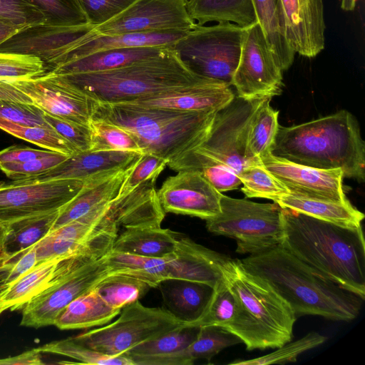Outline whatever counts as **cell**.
<instances>
[{"mask_svg": "<svg viewBox=\"0 0 365 365\" xmlns=\"http://www.w3.org/2000/svg\"><path fill=\"white\" fill-rule=\"evenodd\" d=\"M270 98H264L251 120L246 147V157L252 163L268 153L274 143L278 128L279 111L270 106Z\"/></svg>", "mask_w": 365, "mask_h": 365, "instance_id": "e575fe53", "label": "cell"}, {"mask_svg": "<svg viewBox=\"0 0 365 365\" xmlns=\"http://www.w3.org/2000/svg\"><path fill=\"white\" fill-rule=\"evenodd\" d=\"M134 165L125 170L86 180L76 195L59 210L51 232L115 198Z\"/></svg>", "mask_w": 365, "mask_h": 365, "instance_id": "603a6c76", "label": "cell"}, {"mask_svg": "<svg viewBox=\"0 0 365 365\" xmlns=\"http://www.w3.org/2000/svg\"><path fill=\"white\" fill-rule=\"evenodd\" d=\"M286 38L292 50L313 58L325 45L323 0H281Z\"/></svg>", "mask_w": 365, "mask_h": 365, "instance_id": "ac0fdd59", "label": "cell"}, {"mask_svg": "<svg viewBox=\"0 0 365 365\" xmlns=\"http://www.w3.org/2000/svg\"><path fill=\"white\" fill-rule=\"evenodd\" d=\"M85 183L83 180L25 179L0 182V223L60 210Z\"/></svg>", "mask_w": 365, "mask_h": 365, "instance_id": "8fae6325", "label": "cell"}, {"mask_svg": "<svg viewBox=\"0 0 365 365\" xmlns=\"http://www.w3.org/2000/svg\"><path fill=\"white\" fill-rule=\"evenodd\" d=\"M264 99L247 100L235 96L215 113L207 137L197 148L239 175L251 164L246 157L247 134L252 117Z\"/></svg>", "mask_w": 365, "mask_h": 365, "instance_id": "4fadbf2b", "label": "cell"}, {"mask_svg": "<svg viewBox=\"0 0 365 365\" xmlns=\"http://www.w3.org/2000/svg\"><path fill=\"white\" fill-rule=\"evenodd\" d=\"M44 120L77 152L90 150L92 135L90 125L78 124L44 113Z\"/></svg>", "mask_w": 365, "mask_h": 365, "instance_id": "816d5d0a", "label": "cell"}, {"mask_svg": "<svg viewBox=\"0 0 365 365\" xmlns=\"http://www.w3.org/2000/svg\"><path fill=\"white\" fill-rule=\"evenodd\" d=\"M10 82L28 95L44 113L78 124L90 125L99 104L96 99L51 71Z\"/></svg>", "mask_w": 365, "mask_h": 365, "instance_id": "5bb4252c", "label": "cell"}, {"mask_svg": "<svg viewBox=\"0 0 365 365\" xmlns=\"http://www.w3.org/2000/svg\"><path fill=\"white\" fill-rule=\"evenodd\" d=\"M120 310L109 306L94 287L72 301L58 314L53 325L60 329L101 327L118 316Z\"/></svg>", "mask_w": 365, "mask_h": 365, "instance_id": "f546056e", "label": "cell"}, {"mask_svg": "<svg viewBox=\"0 0 365 365\" xmlns=\"http://www.w3.org/2000/svg\"><path fill=\"white\" fill-rule=\"evenodd\" d=\"M200 327L190 324L141 343L123 354L133 365H177L176 354L197 338Z\"/></svg>", "mask_w": 365, "mask_h": 365, "instance_id": "cb8c5ba5", "label": "cell"}, {"mask_svg": "<svg viewBox=\"0 0 365 365\" xmlns=\"http://www.w3.org/2000/svg\"><path fill=\"white\" fill-rule=\"evenodd\" d=\"M187 7L200 25L230 21L247 27L257 22L252 0H188Z\"/></svg>", "mask_w": 365, "mask_h": 365, "instance_id": "836d02e7", "label": "cell"}, {"mask_svg": "<svg viewBox=\"0 0 365 365\" xmlns=\"http://www.w3.org/2000/svg\"><path fill=\"white\" fill-rule=\"evenodd\" d=\"M165 309L179 320L192 323L203 312L212 292L210 286L181 279H168L159 284Z\"/></svg>", "mask_w": 365, "mask_h": 365, "instance_id": "4316f807", "label": "cell"}, {"mask_svg": "<svg viewBox=\"0 0 365 365\" xmlns=\"http://www.w3.org/2000/svg\"><path fill=\"white\" fill-rule=\"evenodd\" d=\"M230 87L220 81L211 80L119 103L181 111H217L235 98Z\"/></svg>", "mask_w": 365, "mask_h": 365, "instance_id": "d6986e66", "label": "cell"}, {"mask_svg": "<svg viewBox=\"0 0 365 365\" xmlns=\"http://www.w3.org/2000/svg\"><path fill=\"white\" fill-rule=\"evenodd\" d=\"M275 158L319 169H341L344 178L365 179V145L348 110L299 125H279L270 149Z\"/></svg>", "mask_w": 365, "mask_h": 365, "instance_id": "3957f363", "label": "cell"}, {"mask_svg": "<svg viewBox=\"0 0 365 365\" xmlns=\"http://www.w3.org/2000/svg\"><path fill=\"white\" fill-rule=\"evenodd\" d=\"M238 310L237 297L222 277L213 287L200 317L190 324L197 327L217 326L226 328L235 319Z\"/></svg>", "mask_w": 365, "mask_h": 365, "instance_id": "f35d334b", "label": "cell"}, {"mask_svg": "<svg viewBox=\"0 0 365 365\" xmlns=\"http://www.w3.org/2000/svg\"><path fill=\"white\" fill-rule=\"evenodd\" d=\"M41 262L0 293V315L5 311L23 308L33 297L49 287L55 277L58 262Z\"/></svg>", "mask_w": 365, "mask_h": 365, "instance_id": "1f68e13d", "label": "cell"}, {"mask_svg": "<svg viewBox=\"0 0 365 365\" xmlns=\"http://www.w3.org/2000/svg\"><path fill=\"white\" fill-rule=\"evenodd\" d=\"M46 72L42 61L34 55L0 51V81L28 79Z\"/></svg>", "mask_w": 365, "mask_h": 365, "instance_id": "f6af8a7d", "label": "cell"}, {"mask_svg": "<svg viewBox=\"0 0 365 365\" xmlns=\"http://www.w3.org/2000/svg\"><path fill=\"white\" fill-rule=\"evenodd\" d=\"M245 29L230 21L210 26L196 24L172 46L192 72L230 86Z\"/></svg>", "mask_w": 365, "mask_h": 365, "instance_id": "9c48e42d", "label": "cell"}, {"mask_svg": "<svg viewBox=\"0 0 365 365\" xmlns=\"http://www.w3.org/2000/svg\"><path fill=\"white\" fill-rule=\"evenodd\" d=\"M234 334L221 327H200L195 341L180 354L181 365H191L197 359L210 361L222 350L241 343Z\"/></svg>", "mask_w": 365, "mask_h": 365, "instance_id": "8d00e7d4", "label": "cell"}, {"mask_svg": "<svg viewBox=\"0 0 365 365\" xmlns=\"http://www.w3.org/2000/svg\"><path fill=\"white\" fill-rule=\"evenodd\" d=\"M185 324L165 309L147 307L136 301L122 308L110 324L73 338L102 354L123 356L134 346Z\"/></svg>", "mask_w": 365, "mask_h": 365, "instance_id": "30bf717a", "label": "cell"}, {"mask_svg": "<svg viewBox=\"0 0 365 365\" xmlns=\"http://www.w3.org/2000/svg\"><path fill=\"white\" fill-rule=\"evenodd\" d=\"M90 127L91 150H120L143 154L133 134L123 128L98 118H92Z\"/></svg>", "mask_w": 365, "mask_h": 365, "instance_id": "7bdbcfd3", "label": "cell"}, {"mask_svg": "<svg viewBox=\"0 0 365 365\" xmlns=\"http://www.w3.org/2000/svg\"><path fill=\"white\" fill-rule=\"evenodd\" d=\"M172 46L158 56L119 68L60 76L99 103L124 102L214 80L192 72Z\"/></svg>", "mask_w": 365, "mask_h": 365, "instance_id": "8992f818", "label": "cell"}, {"mask_svg": "<svg viewBox=\"0 0 365 365\" xmlns=\"http://www.w3.org/2000/svg\"><path fill=\"white\" fill-rule=\"evenodd\" d=\"M42 353H50L73 359L76 364L96 365H133L125 356H110L102 354L77 341L73 337L52 341L38 347Z\"/></svg>", "mask_w": 365, "mask_h": 365, "instance_id": "b9f144b4", "label": "cell"}, {"mask_svg": "<svg viewBox=\"0 0 365 365\" xmlns=\"http://www.w3.org/2000/svg\"><path fill=\"white\" fill-rule=\"evenodd\" d=\"M35 247L25 252L12 264L4 281V289L38 264Z\"/></svg>", "mask_w": 365, "mask_h": 365, "instance_id": "db71d44e", "label": "cell"}, {"mask_svg": "<svg viewBox=\"0 0 365 365\" xmlns=\"http://www.w3.org/2000/svg\"><path fill=\"white\" fill-rule=\"evenodd\" d=\"M150 288V285L143 280L120 274H109L95 287L100 297L118 309L139 301Z\"/></svg>", "mask_w": 365, "mask_h": 365, "instance_id": "74e56055", "label": "cell"}, {"mask_svg": "<svg viewBox=\"0 0 365 365\" xmlns=\"http://www.w3.org/2000/svg\"><path fill=\"white\" fill-rule=\"evenodd\" d=\"M41 354L38 348H35L19 355L0 359V365H42L45 363L43 361Z\"/></svg>", "mask_w": 365, "mask_h": 365, "instance_id": "11a10c76", "label": "cell"}, {"mask_svg": "<svg viewBox=\"0 0 365 365\" xmlns=\"http://www.w3.org/2000/svg\"><path fill=\"white\" fill-rule=\"evenodd\" d=\"M167 165L177 172L197 171L220 192L237 189L241 185L239 175L234 170L197 147L182 153Z\"/></svg>", "mask_w": 365, "mask_h": 365, "instance_id": "d6a6232c", "label": "cell"}, {"mask_svg": "<svg viewBox=\"0 0 365 365\" xmlns=\"http://www.w3.org/2000/svg\"><path fill=\"white\" fill-rule=\"evenodd\" d=\"M58 210L6 224L3 251L6 264H12L51 232Z\"/></svg>", "mask_w": 365, "mask_h": 365, "instance_id": "f1b7e54d", "label": "cell"}, {"mask_svg": "<svg viewBox=\"0 0 365 365\" xmlns=\"http://www.w3.org/2000/svg\"><path fill=\"white\" fill-rule=\"evenodd\" d=\"M136 0H78L87 24H103L128 8Z\"/></svg>", "mask_w": 365, "mask_h": 365, "instance_id": "f907efd6", "label": "cell"}, {"mask_svg": "<svg viewBox=\"0 0 365 365\" xmlns=\"http://www.w3.org/2000/svg\"><path fill=\"white\" fill-rule=\"evenodd\" d=\"M230 258L181 237L176 250L165 257L166 280L181 279L211 287L222 278V269Z\"/></svg>", "mask_w": 365, "mask_h": 365, "instance_id": "ffe728a7", "label": "cell"}, {"mask_svg": "<svg viewBox=\"0 0 365 365\" xmlns=\"http://www.w3.org/2000/svg\"><path fill=\"white\" fill-rule=\"evenodd\" d=\"M282 70L257 22L245 27L241 53L232 79L237 96L247 100L272 98L282 91Z\"/></svg>", "mask_w": 365, "mask_h": 365, "instance_id": "7c38bea8", "label": "cell"}, {"mask_svg": "<svg viewBox=\"0 0 365 365\" xmlns=\"http://www.w3.org/2000/svg\"><path fill=\"white\" fill-rule=\"evenodd\" d=\"M56 151L38 150L27 146L12 145L0 150V164L24 163L51 155Z\"/></svg>", "mask_w": 365, "mask_h": 365, "instance_id": "f5cc1de1", "label": "cell"}, {"mask_svg": "<svg viewBox=\"0 0 365 365\" xmlns=\"http://www.w3.org/2000/svg\"><path fill=\"white\" fill-rule=\"evenodd\" d=\"M169 46H170L101 51L61 64L50 71L58 75L108 71L158 56Z\"/></svg>", "mask_w": 365, "mask_h": 365, "instance_id": "d4e9b609", "label": "cell"}, {"mask_svg": "<svg viewBox=\"0 0 365 365\" xmlns=\"http://www.w3.org/2000/svg\"><path fill=\"white\" fill-rule=\"evenodd\" d=\"M187 1H188V0H187Z\"/></svg>", "mask_w": 365, "mask_h": 365, "instance_id": "94428289", "label": "cell"}, {"mask_svg": "<svg viewBox=\"0 0 365 365\" xmlns=\"http://www.w3.org/2000/svg\"><path fill=\"white\" fill-rule=\"evenodd\" d=\"M6 225L0 223V266L6 264V258L3 251V243Z\"/></svg>", "mask_w": 365, "mask_h": 365, "instance_id": "6f0895ef", "label": "cell"}, {"mask_svg": "<svg viewBox=\"0 0 365 365\" xmlns=\"http://www.w3.org/2000/svg\"><path fill=\"white\" fill-rule=\"evenodd\" d=\"M216 112L99 103L92 118L123 128L133 134L143 153H150L170 162L203 142Z\"/></svg>", "mask_w": 365, "mask_h": 365, "instance_id": "277c9868", "label": "cell"}, {"mask_svg": "<svg viewBox=\"0 0 365 365\" xmlns=\"http://www.w3.org/2000/svg\"><path fill=\"white\" fill-rule=\"evenodd\" d=\"M168 163L167 160L159 156L142 154L123 181L118 196L130 192L150 178H158Z\"/></svg>", "mask_w": 365, "mask_h": 365, "instance_id": "681fc988", "label": "cell"}, {"mask_svg": "<svg viewBox=\"0 0 365 365\" xmlns=\"http://www.w3.org/2000/svg\"><path fill=\"white\" fill-rule=\"evenodd\" d=\"M290 305L296 316L317 315L349 322L359 314L362 302L351 292L297 258L280 245L240 259Z\"/></svg>", "mask_w": 365, "mask_h": 365, "instance_id": "7a4b0ae2", "label": "cell"}, {"mask_svg": "<svg viewBox=\"0 0 365 365\" xmlns=\"http://www.w3.org/2000/svg\"><path fill=\"white\" fill-rule=\"evenodd\" d=\"M141 155L140 153L120 150L77 152L48 171L29 179H72L86 182L99 175L129 168Z\"/></svg>", "mask_w": 365, "mask_h": 365, "instance_id": "44dd1931", "label": "cell"}, {"mask_svg": "<svg viewBox=\"0 0 365 365\" xmlns=\"http://www.w3.org/2000/svg\"><path fill=\"white\" fill-rule=\"evenodd\" d=\"M260 161L289 193L334 202H349L343 188L344 174L341 169L315 168L275 158L271 153L263 156Z\"/></svg>", "mask_w": 365, "mask_h": 365, "instance_id": "e0dca14e", "label": "cell"}, {"mask_svg": "<svg viewBox=\"0 0 365 365\" xmlns=\"http://www.w3.org/2000/svg\"><path fill=\"white\" fill-rule=\"evenodd\" d=\"M187 31L130 32L110 35L91 34L78 39L46 68V72L64 63L91 53L115 48L172 46Z\"/></svg>", "mask_w": 365, "mask_h": 365, "instance_id": "7402d4cb", "label": "cell"}, {"mask_svg": "<svg viewBox=\"0 0 365 365\" xmlns=\"http://www.w3.org/2000/svg\"><path fill=\"white\" fill-rule=\"evenodd\" d=\"M68 155L54 152L50 155L24 163L0 164V170L12 180L32 178L53 168L65 160Z\"/></svg>", "mask_w": 365, "mask_h": 365, "instance_id": "c3c4849f", "label": "cell"}, {"mask_svg": "<svg viewBox=\"0 0 365 365\" xmlns=\"http://www.w3.org/2000/svg\"><path fill=\"white\" fill-rule=\"evenodd\" d=\"M220 212L206 220L207 230L235 239L236 252L257 255L281 245L282 208L276 202L259 203L222 195Z\"/></svg>", "mask_w": 365, "mask_h": 365, "instance_id": "52a82bcc", "label": "cell"}, {"mask_svg": "<svg viewBox=\"0 0 365 365\" xmlns=\"http://www.w3.org/2000/svg\"><path fill=\"white\" fill-rule=\"evenodd\" d=\"M260 26L274 57L283 71L293 63L295 52L286 38V25L281 0H252Z\"/></svg>", "mask_w": 365, "mask_h": 365, "instance_id": "83f0119b", "label": "cell"}, {"mask_svg": "<svg viewBox=\"0 0 365 365\" xmlns=\"http://www.w3.org/2000/svg\"><path fill=\"white\" fill-rule=\"evenodd\" d=\"M282 220L281 247L364 300L365 241L361 225L341 226L287 208H282Z\"/></svg>", "mask_w": 365, "mask_h": 365, "instance_id": "6da1fadb", "label": "cell"}, {"mask_svg": "<svg viewBox=\"0 0 365 365\" xmlns=\"http://www.w3.org/2000/svg\"><path fill=\"white\" fill-rule=\"evenodd\" d=\"M21 30L20 27L0 21V44Z\"/></svg>", "mask_w": 365, "mask_h": 365, "instance_id": "9f6ffc18", "label": "cell"}, {"mask_svg": "<svg viewBox=\"0 0 365 365\" xmlns=\"http://www.w3.org/2000/svg\"><path fill=\"white\" fill-rule=\"evenodd\" d=\"M11 266L9 265H2L0 266V293L4 291V281L6 277V275L9 270L10 269Z\"/></svg>", "mask_w": 365, "mask_h": 365, "instance_id": "680465c9", "label": "cell"}, {"mask_svg": "<svg viewBox=\"0 0 365 365\" xmlns=\"http://www.w3.org/2000/svg\"><path fill=\"white\" fill-rule=\"evenodd\" d=\"M0 118L23 125L51 126L32 99L7 81H0Z\"/></svg>", "mask_w": 365, "mask_h": 365, "instance_id": "d590c367", "label": "cell"}, {"mask_svg": "<svg viewBox=\"0 0 365 365\" xmlns=\"http://www.w3.org/2000/svg\"><path fill=\"white\" fill-rule=\"evenodd\" d=\"M181 236L160 227H132L122 230L112 245V251L148 257H164L177 248Z\"/></svg>", "mask_w": 365, "mask_h": 365, "instance_id": "484cf974", "label": "cell"}, {"mask_svg": "<svg viewBox=\"0 0 365 365\" xmlns=\"http://www.w3.org/2000/svg\"><path fill=\"white\" fill-rule=\"evenodd\" d=\"M274 202L282 208L341 226L358 227L364 218V213L350 202H339L289 193Z\"/></svg>", "mask_w": 365, "mask_h": 365, "instance_id": "4dcf8cb0", "label": "cell"}, {"mask_svg": "<svg viewBox=\"0 0 365 365\" xmlns=\"http://www.w3.org/2000/svg\"><path fill=\"white\" fill-rule=\"evenodd\" d=\"M106 255L96 260L88 255L61 259L52 284L23 307L20 325L34 328L53 325L72 301L110 274Z\"/></svg>", "mask_w": 365, "mask_h": 365, "instance_id": "ba28073f", "label": "cell"}, {"mask_svg": "<svg viewBox=\"0 0 365 365\" xmlns=\"http://www.w3.org/2000/svg\"><path fill=\"white\" fill-rule=\"evenodd\" d=\"M326 340L327 336L312 331L295 341H289L283 344L277 348L276 351L267 355L252 359L237 360L230 363V364L267 365L294 362L301 354L322 344Z\"/></svg>", "mask_w": 365, "mask_h": 365, "instance_id": "ee69618b", "label": "cell"}, {"mask_svg": "<svg viewBox=\"0 0 365 365\" xmlns=\"http://www.w3.org/2000/svg\"><path fill=\"white\" fill-rule=\"evenodd\" d=\"M242 192L247 197L266 198L274 202L289 194V191L268 171L261 161L246 166L239 174Z\"/></svg>", "mask_w": 365, "mask_h": 365, "instance_id": "ab89813d", "label": "cell"}, {"mask_svg": "<svg viewBox=\"0 0 365 365\" xmlns=\"http://www.w3.org/2000/svg\"><path fill=\"white\" fill-rule=\"evenodd\" d=\"M157 195L165 212L207 220L217 216L221 210L222 192L192 170H180L168 178Z\"/></svg>", "mask_w": 365, "mask_h": 365, "instance_id": "2e32d148", "label": "cell"}, {"mask_svg": "<svg viewBox=\"0 0 365 365\" xmlns=\"http://www.w3.org/2000/svg\"><path fill=\"white\" fill-rule=\"evenodd\" d=\"M0 129L46 150L67 155L77 153L51 126L23 125L0 118Z\"/></svg>", "mask_w": 365, "mask_h": 365, "instance_id": "60d3db41", "label": "cell"}, {"mask_svg": "<svg viewBox=\"0 0 365 365\" xmlns=\"http://www.w3.org/2000/svg\"><path fill=\"white\" fill-rule=\"evenodd\" d=\"M39 9L48 24L61 26L86 24L78 0H25Z\"/></svg>", "mask_w": 365, "mask_h": 365, "instance_id": "bcb514c9", "label": "cell"}, {"mask_svg": "<svg viewBox=\"0 0 365 365\" xmlns=\"http://www.w3.org/2000/svg\"><path fill=\"white\" fill-rule=\"evenodd\" d=\"M196 23L187 0H136L111 20L95 26V35L130 32L188 31Z\"/></svg>", "mask_w": 365, "mask_h": 365, "instance_id": "9a60e30c", "label": "cell"}, {"mask_svg": "<svg viewBox=\"0 0 365 365\" xmlns=\"http://www.w3.org/2000/svg\"><path fill=\"white\" fill-rule=\"evenodd\" d=\"M0 21L25 29L46 22V17L25 0H0Z\"/></svg>", "mask_w": 365, "mask_h": 365, "instance_id": "7dc6e473", "label": "cell"}, {"mask_svg": "<svg viewBox=\"0 0 365 365\" xmlns=\"http://www.w3.org/2000/svg\"><path fill=\"white\" fill-rule=\"evenodd\" d=\"M356 0H342L341 8L346 11H352L356 5Z\"/></svg>", "mask_w": 365, "mask_h": 365, "instance_id": "91938a15", "label": "cell"}, {"mask_svg": "<svg viewBox=\"0 0 365 365\" xmlns=\"http://www.w3.org/2000/svg\"><path fill=\"white\" fill-rule=\"evenodd\" d=\"M222 273L239 302L237 316L224 329L239 337L248 351L277 349L291 341L297 316L272 287L248 272L240 259H230Z\"/></svg>", "mask_w": 365, "mask_h": 365, "instance_id": "5b68a950", "label": "cell"}]
</instances>
